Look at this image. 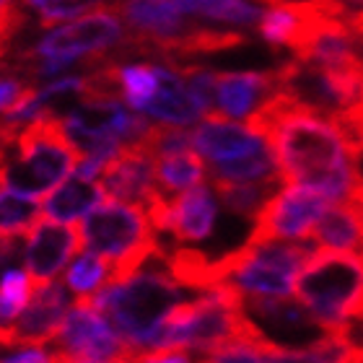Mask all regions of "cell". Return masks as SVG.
<instances>
[{"instance_id": "cell-1", "label": "cell", "mask_w": 363, "mask_h": 363, "mask_svg": "<svg viewBox=\"0 0 363 363\" xmlns=\"http://www.w3.org/2000/svg\"><path fill=\"white\" fill-rule=\"evenodd\" d=\"M247 125L267 138L280 177L288 184L319 189L333 203L348 200L358 187L356 151L335 117L296 104L278 91Z\"/></svg>"}, {"instance_id": "cell-2", "label": "cell", "mask_w": 363, "mask_h": 363, "mask_svg": "<svg viewBox=\"0 0 363 363\" xmlns=\"http://www.w3.org/2000/svg\"><path fill=\"white\" fill-rule=\"evenodd\" d=\"M84 298L128 342L130 358L138 363L143 356L159 350L161 325L184 301V286L167 272L145 265V270H138L128 280L109 283L99 294H89Z\"/></svg>"}, {"instance_id": "cell-3", "label": "cell", "mask_w": 363, "mask_h": 363, "mask_svg": "<svg viewBox=\"0 0 363 363\" xmlns=\"http://www.w3.org/2000/svg\"><path fill=\"white\" fill-rule=\"evenodd\" d=\"M294 291L330 333L363 325V257L356 252H314Z\"/></svg>"}, {"instance_id": "cell-4", "label": "cell", "mask_w": 363, "mask_h": 363, "mask_svg": "<svg viewBox=\"0 0 363 363\" xmlns=\"http://www.w3.org/2000/svg\"><path fill=\"white\" fill-rule=\"evenodd\" d=\"M84 247L109 259L112 272L109 283H120L143 270L151 259H164L167 252L161 250L156 228L148 220L145 208L130 203H104L91 213L81 226Z\"/></svg>"}, {"instance_id": "cell-5", "label": "cell", "mask_w": 363, "mask_h": 363, "mask_svg": "<svg viewBox=\"0 0 363 363\" xmlns=\"http://www.w3.org/2000/svg\"><path fill=\"white\" fill-rule=\"evenodd\" d=\"M81 153L57 117H39L16 138V159L0 161V187L39 200L76 169Z\"/></svg>"}, {"instance_id": "cell-6", "label": "cell", "mask_w": 363, "mask_h": 363, "mask_svg": "<svg viewBox=\"0 0 363 363\" xmlns=\"http://www.w3.org/2000/svg\"><path fill=\"white\" fill-rule=\"evenodd\" d=\"M231 255V275L226 283L242 294L291 296L301 267L314 255L306 244L288 242H244Z\"/></svg>"}, {"instance_id": "cell-7", "label": "cell", "mask_w": 363, "mask_h": 363, "mask_svg": "<svg viewBox=\"0 0 363 363\" xmlns=\"http://www.w3.org/2000/svg\"><path fill=\"white\" fill-rule=\"evenodd\" d=\"M122 42H128V26L122 16L112 11H91L73 21L47 29L37 45L31 47V57L34 60L57 57L76 65L89 55H101Z\"/></svg>"}, {"instance_id": "cell-8", "label": "cell", "mask_w": 363, "mask_h": 363, "mask_svg": "<svg viewBox=\"0 0 363 363\" xmlns=\"http://www.w3.org/2000/svg\"><path fill=\"white\" fill-rule=\"evenodd\" d=\"M242 311L259 340L275 348H311L330 333L301 301L288 296L242 294Z\"/></svg>"}, {"instance_id": "cell-9", "label": "cell", "mask_w": 363, "mask_h": 363, "mask_svg": "<svg viewBox=\"0 0 363 363\" xmlns=\"http://www.w3.org/2000/svg\"><path fill=\"white\" fill-rule=\"evenodd\" d=\"M333 200L319 189L303 184H288L270 197V203L255 218V228L247 242H288V239H309L317 220Z\"/></svg>"}, {"instance_id": "cell-10", "label": "cell", "mask_w": 363, "mask_h": 363, "mask_svg": "<svg viewBox=\"0 0 363 363\" xmlns=\"http://www.w3.org/2000/svg\"><path fill=\"white\" fill-rule=\"evenodd\" d=\"M65 356L78 361H130L128 342L114 333V327L91 306L86 298H78L76 309L65 314L60 333L55 337Z\"/></svg>"}, {"instance_id": "cell-11", "label": "cell", "mask_w": 363, "mask_h": 363, "mask_svg": "<svg viewBox=\"0 0 363 363\" xmlns=\"http://www.w3.org/2000/svg\"><path fill=\"white\" fill-rule=\"evenodd\" d=\"M70 306L68 286L47 280L34 288L29 306L13 319L11 337L13 345H45L52 342L60 333V325Z\"/></svg>"}, {"instance_id": "cell-12", "label": "cell", "mask_w": 363, "mask_h": 363, "mask_svg": "<svg viewBox=\"0 0 363 363\" xmlns=\"http://www.w3.org/2000/svg\"><path fill=\"white\" fill-rule=\"evenodd\" d=\"M101 189L117 203L145 205L156 189V156L140 143L122 145V151L101 172Z\"/></svg>"}, {"instance_id": "cell-13", "label": "cell", "mask_w": 363, "mask_h": 363, "mask_svg": "<svg viewBox=\"0 0 363 363\" xmlns=\"http://www.w3.org/2000/svg\"><path fill=\"white\" fill-rule=\"evenodd\" d=\"M84 247L81 228L62 226L55 220H39L26 231V270L34 283L52 280L68 265L73 252Z\"/></svg>"}, {"instance_id": "cell-14", "label": "cell", "mask_w": 363, "mask_h": 363, "mask_svg": "<svg viewBox=\"0 0 363 363\" xmlns=\"http://www.w3.org/2000/svg\"><path fill=\"white\" fill-rule=\"evenodd\" d=\"M267 145L270 143L262 133L252 130L250 125L223 120L220 114L205 117V122L195 125L192 130V148L211 164L247 159L252 153L265 151Z\"/></svg>"}, {"instance_id": "cell-15", "label": "cell", "mask_w": 363, "mask_h": 363, "mask_svg": "<svg viewBox=\"0 0 363 363\" xmlns=\"http://www.w3.org/2000/svg\"><path fill=\"white\" fill-rule=\"evenodd\" d=\"M280 91L278 70H228L218 73L216 112L226 120H250Z\"/></svg>"}, {"instance_id": "cell-16", "label": "cell", "mask_w": 363, "mask_h": 363, "mask_svg": "<svg viewBox=\"0 0 363 363\" xmlns=\"http://www.w3.org/2000/svg\"><path fill=\"white\" fill-rule=\"evenodd\" d=\"M156 70H159L161 81L159 94L145 106L143 114L161 122V125H177V128L195 125L203 117V109L187 91L182 73L177 68H169V65H156Z\"/></svg>"}, {"instance_id": "cell-17", "label": "cell", "mask_w": 363, "mask_h": 363, "mask_svg": "<svg viewBox=\"0 0 363 363\" xmlns=\"http://www.w3.org/2000/svg\"><path fill=\"white\" fill-rule=\"evenodd\" d=\"M311 242L337 252H363V213L353 197L337 200L317 220L309 236Z\"/></svg>"}, {"instance_id": "cell-18", "label": "cell", "mask_w": 363, "mask_h": 363, "mask_svg": "<svg viewBox=\"0 0 363 363\" xmlns=\"http://www.w3.org/2000/svg\"><path fill=\"white\" fill-rule=\"evenodd\" d=\"M182 13L228 29H255L265 13L259 0H177Z\"/></svg>"}, {"instance_id": "cell-19", "label": "cell", "mask_w": 363, "mask_h": 363, "mask_svg": "<svg viewBox=\"0 0 363 363\" xmlns=\"http://www.w3.org/2000/svg\"><path fill=\"white\" fill-rule=\"evenodd\" d=\"M104 197L106 195H104V189H101V184H94V182H89V179L73 177V179L62 182L60 187L47 197L45 205H42V211L52 220L70 223V220L84 218L91 211H96L99 205L104 203Z\"/></svg>"}, {"instance_id": "cell-20", "label": "cell", "mask_w": 363, "mask_h": 363, "mask_svg": "<svg viewBox=\"0 0 363 363\" xmlns=\"http://www.w3.org/2000/svg\"><path fill=\"white\" fill-rule=\"evenodd\" d=\"M309 18L311 3H275V6L265 8V13L257 23V31L267 45L294 50L309 26Z\"/></svg>"}, {"instance_id": "cell-21", "label": "cell", "mask_w": 363, "mask_h": 363, "mask_svg": "<svg viewBox=\"0 0 363 363\" xmlns=\"http://www.w3.org/2000/svg\"><path fill=\"white\" fill-rule=\"evenodd\" d=\"M283 184V177H267V179L257 182H220L213 179V189L228 211L242 216V218H257L259 211L270 203V197L275 195Z\"/></svg>"}, {"instance_id": "cell-22", "label": "cell", "mask_w": 363, "mask_h": 363, "mask_svg": "<svg viewBox=\"0 0 363 363\" xmlns=\"http://www.w3.org/2000/svg\"><path fill=\"white\" fill-rule=\"evenodd\" d=\"M117 70V84H120L122 101L143 114V109L159 94V70L148 62H128V65H114Z\"/></svg>"}, {"instance_id": "cell-23", "label": "cell", "mask_w": 363, "mask_h": 363, "mask_svg": "<svg viewBox=\"0 0 363 363\" xmlns=\"http://www.w3.org/2000/svg\"><path fill=\"white\" fill-rule=\"evenodd\" d=\"M203 177H205V164H203V156L197 151L164 156L159 161V169H156V184L167 195H177V192L195 187V184L203 182Z\"/></svg>"}, {"instance_id": "cell-24", "label": "cell", "mask_w": 363, "mask_h": 363, "mask_svg": "<svg viewBox=\"0 0 363 363\" xmlns=\"http://www.w3.org/2000/svg\"><path fill=\"white\" fill-rule=\"evenodd\" d=\"M280 174L275 153L267 145L265 151L252 153L247 159L236 161H220V164H211V177L220 182H257L267 179V177Z\"/></svg>"}, {"instance_id": "cell-25", "label": "cell", "mask_w": 363, "mask_h": 363, "mask_svg": "<svg viewBox=\"0 0 363 363\" xmlns=\"http://www.w3.org/2000/svg\"><path fill=\"white\" fill-rule=\"evenodd\" d=\"M39 216V205L8 187H0V234H26Z\"/></svg>"}, {"instance_id": "cell-26", "label": "cell", "mask_w": 363, "mask_h": 363, "mask_svg": "<svg viewBox=\"0 0 363 363\" xmlns=\"http://www.w3.org/2000/svg\"><path fill=\"white\" fill-rule=\"evenodd\" d=\"M109 272H112L109 259H104L101 255L89 250L73 259V265L65 272V283H68L70 291L89 296V294H94L99 286H106Z\"/></svg>"}, {"instance_id": "cell-27", "label": "cell", "mask_w": 363, "mask_h": 363, "mask_svg": "<svg viewBox=\"0 0 363 363\" xmlns=\"http://www.w3.org/2000/svg\"><path fill=\"white\" fill-rule=\"evenodd\" d=\"M34 288L37 286H31V275L16 267L0 275V322L3 325H11L29 306Z\"/></svg>"}, {"instance_id": "cell-28", "label": "cell", "mask_w": 363, "mask_h": 363, "mask_svg": "<svg viewBox=\"0 0 363 363\" xmlns=\"http://www.w3.org/2000/svg\"><path fill=\"white\" fill-rule=\"evenodd\" d=\"M104 3H109V0H23V6L39 16L42 26H57V23L73 21L78 16L96 11Z\"/></svg>"}, {"instance_id": "cell-29", "label": "cell", "mask_w": 363, "mask_h": 363, "mask_svg": "<svg viewBox=\"0 0 363 363\" xmlns=\"http://www.w3.org/2000/svg\"><path fill=\"white\" fill-rule=\"evenodd\" d=\"M265 345L259 337H236L205 356V363H267Z\"/></svg>"}, {"instance_id": "cell-30", "label": "cell", "mask_w": 363, "mask_h": 363, "mask_svg": "<svg viewBox=\"0 0 363 363\" xmlns=\"http://www.w3.org/2000/svg\"><path fill=\"white\" fill-rule=\"evenodd\" d=\"M182 78H184V86L187 91L192 94L200 109H203L205 117H211V114H218L216 112V89H218V73L211 68H184L179 70Z\"/></svg>"}, {"instance_id": "cell-31", "label": "cell", "mask_w": 363, "mask_h": 363, "mask_svg": "<svg viewBox=\"0 0 363 363\" xmlns=\"http://www.w3.org/2000/svg\"><path fill=\"white\" fill-rule=\"evenodd\" d=\"M26 259V239L21 234H0V275Z\"/></svg>"}, {"instance_id": "cell-32", "label": "cell", "mask_w": 363, "mask_h": 363, "mask_svg": "<svg viewBox=\"0 0 363 363\" xmlns=\"http://www.w3.org/2000/svg\"><path fill=\"white\" fill-rule=\"evenodd\" d=\"M267 363H325L314 345L311 348H275V345H265Z\"/></svg>"}, {"instance_id": "cell-33", "label": "cell", "mask_w": 363, "mask_h": 363, "mask_svg": "<svg viewBox=\"0 0 363 363\" xmlns=\"http://www.w3.org/2000/svg\"><path fill=\"white\" fill-rule=\"evenodd\" d=\"M29 89V86L23 84L21 78L16 76H0V114L8 112L11 106L16 104V99L21 96L23 91Z\"/></svg>"}, {"instance_id": "cell-34", "label": "cell", "mask_w": 363, "mask_h": 363, "mask_svg": "<svg viewBox=\"0 0 363 363\" xmlns=\"http://www.w3.org/2000/svg\"><path fill=\"white\" fill-rule=\"evenodd\" d=\"M138 363H192V358L184 350H156V353L143 356Z\"/></svg>"}, {"instance_id": "cell-35", "label": "cell", "mask_w": 363, "mask_h": 363, "mask_svg": "<svg viewBox=\"0 0 363 363\" xmlns=\"http://www.w3.org/2000/svg\"><path fill=\"white\" fill-rule=\"evenodd\" d=\"M350 197H353V200H356V203H358V208H361V213H363V179L358 182V187L353 189V195H350Z\"/></svg>"}, {"instance_id": "cell-36", "label": "cell", "mask_w": 363, "mask_h": 363, "mask_svg": "<svg viewBox=\"0 0 363 363\" xmlns=\"http://www.w3.org/2000/svg\"><path fill=\"white\" fill-rule=\"evenodd\" d=\"M335 3H340L345 8H356V11H363V0H335Z\"/></svg>"}, {"instance_id": "cell-37", "label": "cell", "mask_w": 363, "mask_h": 363, "mask_svg": "<svg viewBox=\"0 0 363 363\" xmlns=\"http://www.w3.org/2000/svg\"><path fill=\"white\" fill-rule=\"evenodd\" d=\"M16 0H0V13H3V11H6V8H11L13 6Z\"/></svg>"}]
</instances>
